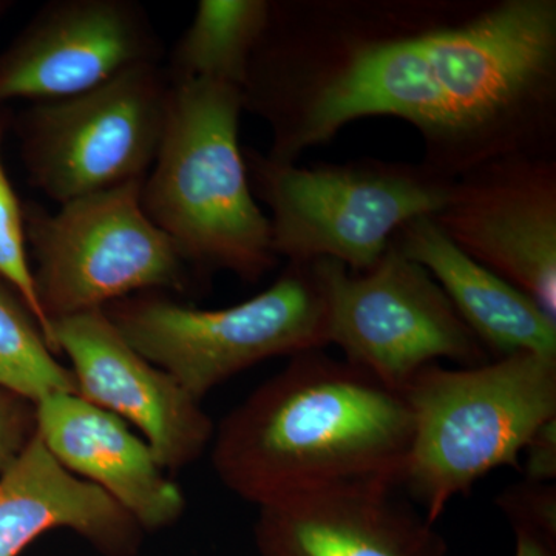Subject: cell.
Listing matches in <instances>:
<instances>
[{
  "label": "cell",
  "mask_w": 556,
  "mask_h": 556,
  "mask_svg": "<svg viewBox=\"0 0 556 556\" xmlns=\"http://www.w3.org/2000/svg\"><path fill=\"white\" fill-rule=\"evenodd\" d=\"M241 93L281 163L375 116L448 179L556 156V0H270Z\"/></svg>",
  "instance_id": "6da1fadb"
},
{
  "label": "cell",
  "mask_w": 556,
  "mask_h": 556,
  "mask_svg": "<svg viewBox=\"0 0 556 556\" xmlns=\"http://www.w3.org/2000/svg\"><path fill=\"white\" fill-rule=\"evenodd\" d=\"M413 419L404 393L324 350L291 357L222 420L212 466L257 507L336 482L402 486Z\"/></svg>",
  "instance_id": "7a4b0ae2"
},
{
  "label": "cell",
  "mask_w": 556,
  "mask_h": 556,
  "mask_svg": "<svg viewBox=\"0 0 556 556\" xmlns=\"http://www.w3.org/2000/svg\"><path fill=\"white\" fill-rule=\"evenodd\" d=\"M241 89L214 80L170 83L159 153L142 181L153 225L197 273L257 283L276 268L269 219L249 185L240 146Z\"/></svg>",
  "instance_id": "3957f363"
},
{
  "label": "cell",
  "mask_w": 556,
  "mask_h": 556,
  "mask_svg": "<svg viewBox=\"0 0 556 556\" xmlns=\"http://www.w3.org/2000/svg\"><path fill=\"white\" fill-rule=\"evenodd\" d=\"M413 419L402 486L437 522L453 497L500 467H518L556 419V356L517 353L475 367L428 365L404 388Z\"/></svg>",
  "instance_id": "277c9868"
},
{
  "label": "cell",
  "mask_w": 556,
  "mask_h": 556,
  "mask_svg": "<svg viewBox=\"0 0 556 556\" xmlns=\"http://www.w3.org/2000/svg\"><path fill=\"white\" fill-rule=\"evenodd\" d=\"M243 153L252 193L269 211L274 254L289 265L336 260L364 273L402 226L441 211L453 185L422 163L358 159L298 166L254 149Z\"/></svg>",
  "instance_id": "5b68a950"
},
{
  "label": "cell",
  "mask_w": 556,
  "mask_h": 556,
  "mask_svg": "<svg viewBox=\"0 0 556 556\" xmlns=\"http://www.w3.org/2000/svg\"><path fill=\"white\" fill-rule=\"evenodd\" d=\"M102 311L139 354L200 402L260 362L328 346L327 300L313 265L288 263L269 288L228 308L197 309L150 291Z\"/></svg>",
  "instance_id": "8992f818"
},
{
  "label": "cell",
  "mask_w": 556,
  "mask_h": 556,
  "mask_svg": "<svg viewBox=\"0 0 556 556\" xmlns=\"http://www.w3.org/2000/svg\"><path fill=\"white\" fill-rule=\"evenodd\" d=\"M142 181L61 204L24 208L40 309L54 321L141 292H186L192 269L141 204Z\"/></svg>",
  "instance_id": "52a82bcc"
},
{
  "label": "cell",
  "mask_w": 556,
  "mask_h": 556,
  "mask_svg": "<svg viewBox=\"0 0 556 556\" xmlns=\"http://www.w3.org/2000/svg\"><path fill=\"white\" fill-rule=\"evenodd\" d=\"M170 80L160 64L124 70L67 100L22 113V156L33 185L58 204L141 181L159 153Z\"/></svg>",
  "instance_id": "ba28073f"
},
{
  "label": "cell",
  "mask_w": 556,
  "mask_h": 556,
  "mask_svg": "<svg viewBox=\"0 0 556 556\" xmlns=\"http://www.w3.org/2000/svg\"><path fill=\"white\" fill-rule=\"evenodd\" d=\"M327 300L328 345L386 386L404 391L439 361L475 367L492 361L433 276L393 247L372 268L311 263Z\"/></svg>",
  "instance_id": "9c48e42d"
},
{
  "label": "cell",
  "mask_w": 556,
  "mask_h": 556,
  "mask_svg": "<svg viewBox=\"0 0 556 556\" xmlns=\"http://www.w3.org/2000/svg\"><path fill=\"white\" fill-rule=\"evenodd\" d=\"M442 232L556 320V156L508 155L453 179Z\"/></svg>",
  "instance_id": "30bf717a"
},
{
  "label": "cell",
  "mask_w": 556,
  "mask_h": 556,
  "mask_svg": "<svg viewBox=\"0 0 556 556\" xmlns=\"http://www.w3.org/2000/svg\"><path fill=\"white\" fill-rule=\"evenodd\" d=\"M160 58L159 36L139 3L54 0L0 54V102L67 100Z\"/></svg>",
  "instance_id": "8fae6325"
},
{
  "label": "cell",
  "mask_w": 556,
  "mask_h": 556,
  "mask_svg": "<svg viewBox=\"0 0 556 556\" xmlns=\"http://www.w3.org/2000/svg\"><path fill=\"white\" fill-rule=\"evenodd\" d=\"M53 340L72 362L78 396L141 430L164 470H181L203 455L215 428L200 401L139 354L104 311L54 321Z\"/></svg>",
  "instance_id": "7c38bea8"
},
{
  "label": "cell",
  "mask_w": 556,
  "mask_h": 556,
  "mask_svg": "<svg viewBox=\"0 0 556 556\" xmlns=\"http://www.w3.org/2000/svg\"><path fill=\"white\" fill-rule=\"evenodd\" d=\"M386 479L321 485L258 507L260 556H445L426 515Z\"/></svg>",
  "instance_id": "4fadbf2b"
},
{
  "label": "cell",
  "mask_w": 556,
  "mask_h": 556,
  "mask_svg": "<svg viewBox=\"0 0 556 556\" xmlns=\"http://www.w3.org/2000/svg\"><path fill=\"white\" fill-rule=\"evenodd\" d=\"M36 431L62 466L104 490L144 532L166 529L185 514L181 486L148 442L112 413L78 394H56L36 405Z\"/></svg>",
  "instance_id": "5bb4252c"
},
{
  "label": "cell",
  "mask_w": 556,
  "mask_h": 556,
  "mask_svg": "<svg viewBox=\"0 0 556 556\" xmlns=\"http://www.w3.org/2000/svg\"><path fill=\"white\" fill-rule=\"evenodd\" d=\"M68 529L104 556H135L144 530L100 486L51 455L38 431L0 475V556H20L43 533Z\"/></svg>",
  "instance_id": "9a60e30c"
},
{
  "label": "cell",
  "mask_w": 556,
  "mask_h": 556,
  "mask_svg": "<svg viewBox=\"0 0 556 556\" xmlns=\"http://www.w3.org/2000/svg\"><path fill=\"white\" fill-rule=\"evenodd\" d=\"M390 244L433 276L490 357L556 356L555 318L517 287L468 257L433 218L412 219Z\"/></svg>",
  "instance_id": "2e32d148"
},
{
  "label": "cell",
  "mask_w": 556,
  "mask_h": 556,
  "mask_svg": "<svg viewBox=\"0 0 556 556\" xmlns=\"http://www.w3.org/2000/svg\"><path fill=\"white\" fill-rule=\"evenodd\" d=\"M269 16L270 0H201L172 53L170 83L214 80L241 89Z\"/></svg>",
  "instance_id": "e0dca14e"
},
{
  "label": "cell",
  "mask_w": 556,
  "mask_h": 556,
  "mask_svg": "<svg viewBox=\"0 0 556 556\" xmlns=\"http://www.w3.org/2000/svg\"><path fill=\"white\" fill-rule=\"evenodd\" d=\"M0 390L38 405L56 394H78L72 369L56 361L38 321L21 299L0 288Z\"/></svg>",
  "instance_id": "ac0fdd59"
},
{
  "label": "cell",
  "mask_w": 556,
  "mask_h": 556,
  "mask_svg": "<svg viewBox=\"0 0 556 556\" xmlns=\"http://www.w3.org/2000/svg\"><path fill=\"white\" fill-rule=\"evenodd\" d=\"M0 138H2V129H0ZM0 278L10 285L17 298L24 302L31 316L38 321L40 331L46 336L51 350L58 354L53 331L40 309L35 277L28 262L24 207L21 206L16 192L7 177L2 161H0Z\"/></svg>",
  "instance_id": "d6986e66"
},
{
  "label": "cell",
  "mask_w": 556,
  "mask_h": 556,
  "mask_svg": "<svg viewBox=\"0 0 556 556\" xmlns=\"http://www.w3.org/2000/svg\"><path fill=\"white\" fill-rule=\"evenodd\" d=\"M497 506L515 532H529L556 541V486L554 482L522 481L504 490Z\"/></svg>",
  "instance_id": "ffe728a7"
},
{
  "label": "cell",
  "mask_w": 556,
  "mask_h": 556,
  "mask_svg": "<svg viewBox=\"0 0 556 556\" xmlns=\"http://www.w3.org/2000/svg\"><path fill=\"white\" fill-rule=\"evenodd\" d=\"M36 433V405L0 390V475Z\"/></svg>",
  "instance_id": "44dd1931"
},
{
  "label": "cell",
  "mask_w": 556,
  "mask_h": 556,
  "mask_svg": "<svg viewBox=\"0 0 556 556\" xmlns=\"http://www.w3.org/2000/svg\"><path fill=\"white\" fill-rule=\"evenodd\" d=\"M526 481L554 482L556 478V419L541 427L527 444Z\"/></svg>",
  "instance_id": "7402d4cb"
},
{
  "label": "cell",
  "mask_w": 556,
  "mask_h": 556,
  "mask_svg": "<svg viewBox=\"0 0 556 556\" xmlns=\"http://www.w3.org/2000/svg\"><path fill=\"white\" fill-rule=\"evenodd\" d=\"M517 554L515 556H556V541L529 532H515Z\"/></svg>",
  "instance_id": "603a6c76"
},
{
  "label": "cell",
  "mask_w": 556,
  "mask_h": 556,
  "mask_svg": "<svg viewBox=\"0 0 556 556\" xmlns=\"http://www.w3.org/2000/svg\"><path fill=\"white\" fill-rule=\"evenodd\" d=\"M3 3H0V10H2Z\"/></svg>",
  "instance_id": "cb8c5ba5"
}]
</instances>
